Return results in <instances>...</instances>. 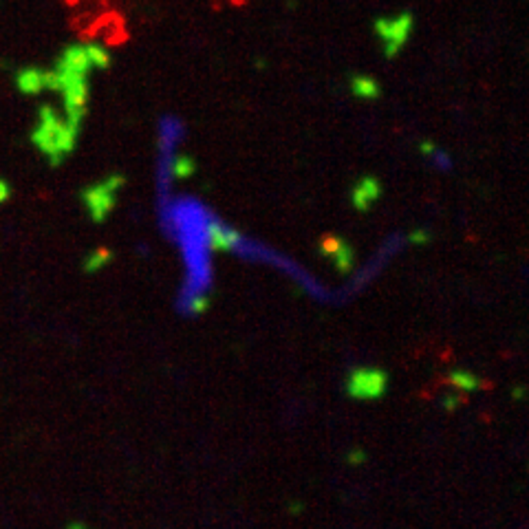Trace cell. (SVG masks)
<instances>
[{"mask_svg":"<svg viewBox=\"0 0 529 529\" xmlns=\"http://www.w3.org/2000/svg\"><path fill=\"white\" fill-rule=\"evenodd\" d=\"M86 56H88V64H90V69H106L108 64H111V58H108V53H106V49H102V47H95V44H88L86 47Z\"/></svg>","mask_w":529,"mask_h":529,"instance_id":"cell-4","label":"cell"},{"mask_svg":"<svg viewBox=\"0 0 529 529\" xmlns=\"http://www.w3.org/2000/svg\"><path fill=\"white\" fill-rule=\"evenodd\" d=\"M377 31H379V35L386 42V51L393 56V53H397L401 47H404V42L408 38L410 18L408 16H401V18H397V20H384V23L377 25Z\"/></svg>","mask_w":529,"mask_h":529,"instance_id":"cell-2","label":"cell"},{"mask_svg":"<svg viewBox=\"0 0 529 529\" xmlns=\"http://www.w3.org/2000/svg\"><path fill=\"white\" fill-rule=\"evenodd\" d=\"M225 5L232 9H245L249 5V0H225Z\"/></svg>","mask_w":529,"mask_h":529,"instance_id":"cell-6","label":"cell"},{"mask_svg":"<svg viewBox=\"0 0 529 529\" xmlns=\"http://www.w3.org/2000/svg\"><path fill=\"white\" fill-rule=\"evenodd\" d=\"M7 194H9L7 184H5V181H0V201H5V198H7Z\"/></svg>","mask_w":529,"mask_h":529,"instance_id":"cell-8","label":"cell"},{"mask_svg":"<svg viewBox=\"0 0 529 529\" xmlns=\"http://www.w3.org/2000/svg\"><path fill=\"white\" fill-rule=\"evenodd\" d=\"M60 3H62L64 7H69V9H76V7L82 3V0H60Z\"/></svg>","mask_w":529,"mask_h":529,"instance_id":"cell-7","label":"cell"},{"mask_svg":"<svg viewBox=\"0 0 529 529\" xmlns=\"http://www.w3.org/2000/svg\"><path fill=\"white\" fill-rule=\"evenodd\" d=\"M18 88L25 90V93H38V90L44 88V78L40 71L27 69L18 76Z\"/></svg>","mask_w":529,"mask_h":529,"instance_id":"cell-3","label":"cell"},{"mask_svg":"<svg viewBox=\"0 0 529 529\" xmlns=\"http://www.w3.org/2000/svg\"><path fill=\"white\" fill-rule=\"evenodd\" d=\"M353 88H355V93L362 95V97H375L379 93V90H377L379 86L373 80H369V78H355L353 80Z\"/></svg>","mask_w":529,"mask_h":529,"instance_id":"cell-5","label":"cell"},{"mask_svg":"<svg viewBox=\"0 0 529 529\" xmlns=\"http://www.w3.org/2000/svg\"><path fill=\"white\" fill-rule=\"evenodd\" d=\"M33 139L51 159L58 161L62 155L71 150L73 139H76V129H71L69 124L58 121L56 113H53L49 106H44L40 111V129L33 135Z\"/></svg>","mask_w":529,"mask_h":529,"instance_id":"cell-1","label":"cell"}]
</instances>
